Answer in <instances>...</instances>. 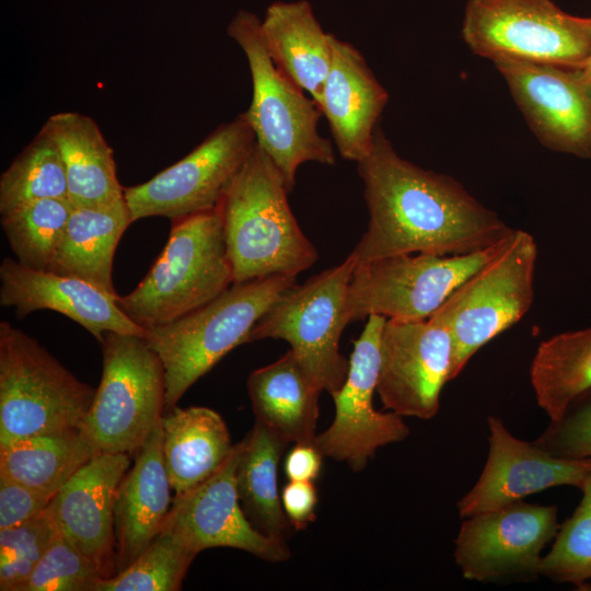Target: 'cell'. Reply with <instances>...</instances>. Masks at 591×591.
<instances>
[{
    "label": "cell",
    "mask_w": 591,
    "mask_h": 591,
    "mask_svg": "<svg viewBox=\"0 0 591 591\" xmlns=\"http://www.w3.org/2000/svg\"><path fill=\"white\" fill-rule=\"evenodd\" d=\"M323 453L313 443H296L285 460V473L289 480L313 482L320 475Z\"/></svg>",
    "instance_id": "obj_40"
},
{
    "label": "cell",
    "mask_w": 591,
    "mask_h": 591,
    "mask_svg": "<svg viewBox=\"0 0 591 591\" xmlns=\"http://www.w3.org/2000/svg\"><path fill=\"white\" fill-rule=\"evenodd\" d=\"M357 264L350 253L341 264L285 290L253 327L248 343L286 340L322 392H337L349 371L339 340L350 323L348 288Z\"/></svg>",
    "instance_id": "obj_9"
},
{
    "label": "cell",
    "mask_w": 591,
    "mask_h": 591,
    "mask_svg": "<svg viewBox=\"0 0 591 591\" xmlns=\"http://www.w3.org/2000/svg\"><path fill=\"white\" fill-rule=\"evenodd\" d=\"M333 58L320 108L339 154L359 163L371 151L389 95L351 44L332 37Z\"/></svg>",
    "instance_id": "obj_21"
},
{
    "label": "cell",
    "mask_w": 591,
    "mask_h": 591,
    "mask_svg": "<svg viewBox=\"0 0 591 591\" xmlns=\"http://www.w3.org/2000/svg\"><path fill=\"white\" fill-rule=\"evenodd\" d=\"M195 557L176 535L162 529L124 570L102 578L95 591H178Z\"/></svg>",
    "instance_id": "obj_33"
},
{
    "label": "cell",
    "mask_w": 591,
    "mask_h": 591,
    "mask_svg": "<svg viewBox=\"0 0 591 591\" xmlns=\"http://www.w3.org/2000/svg\"><path fill=\"white\" fill-rule=\"evenodd\" d=\"M530 378L538 406L551 421L559 419L591 391V328L543 340L533 357Z\"/></svg>",
    "instance_id": "obj_30"
},
{
    "label": "cell",
    "mask_w": 591,
    "mask_h": 591,
    "mask_svg": "<svg viewBox=\"0 0 591 591\" xmlns=\"http://www.w3.org/2000/svg\"><path fill=\"white\" fill-rule=\"evenodd\" d=\"M131 223L125 197L106 206L73 207L48 270L116 293L112 276L114 254Z\"/></svg>",
    "instance_id": "obj_27"
},
{
    "label": "cell",
    "mask_w": 591,
    "mask_h": 591,
    "mask_svg": "<svg viewBox=\"0 0 591 591\" xmlns=\"http://www.w3.org/2000/svg\"><path fill=\"white\" fill-rule=\"evenodd\" d=\"M72 208L69 199L45 198L1 213V227L16 260L48 270Z\"/></svg>",
    "instance_id": "obj_32"
},
{
    "label": "cell",
    "mask_w": 591,
    "mask_h": 591,
    "mask_svg": "<svg viewBox=\"0 0 591 591\" xmlns=\"http://www.w3.org/2000/svg\"><path fill=\"white\" fill-rule=\"evenodd\" d=\"M130 454L99 453L58 490L48 510L61 535L90 558L103 578L116 575L115 503Z\"/></svg>",
    "instance_id": "obj_19"
},
{
    "label": "cell",
    "mask_w": 591,
    "mask_h": 591,
    "mask_svg": "<svg viewBox=\"0 0 591 591\" xmlns=\"http://www.w3.org/2000/svg\"><path fill=\"white\" fill-rule=\"evenodd\" d=\"M96 565L60 532L18 591H95Z\"/></svg>",
    "instance_id": "obj_36"
},
{
    "label": "cell",
    "mask_w": 591,
    "mask_h": 591,
    "mask_svg": "<svg viewBox=\"0 0 591 591\" xmlns=\"http://www.w3.org/2000/svg\"><path fill=\"white\" fill-rule=\"evenodd\" d=\"M233 285L222 217L213 209L172 220L167 242L141 282L117 297L119 309L144 329L172 323Z\"/></svg>",
    "instance_id": "obj_3"
},
{
    "label": "cell",
    "mask_w": 591,
    "mask_h": 591,
    "mask_svg": "<svg viewBox=\"0 0 591 591\" xmlns=\"http://www.w3.org/2000/svg\"><path fill=\"white\" fill-rule=\"evenodd\" d=\"M58 533L48 508L25 523L0 529V590L18 591Z\"/></svg>",
    "instance_id": "obj_35"
},
{
    "label": "cell",
    "mask_w": 591,
    "mask_h": 591,
    "mask_svg": "<svg viewBox=\"0 0 591 591\" xmlns=\"http://www.w3.org/2000/svg\"><path fill=\"white\" fill-rule=\"evenodd\" d=\"M0 304L22 318L51 310L81 325L101 343L107 332L146 336L117 304V293L78 277L26 267L7 257L0 265Z\"/></svg>",
    "instance_id": "obj_20"
},
{
    "label": "cell",
    "mask_w": 591,
    "mask_h": 591,
    "mask_svg": "<svg viewBox=\"0 0 591 591\" xmlns=\"http://www.w3.org/2000/svg\"><path fill=\"white\" fill-rule=\"evenodd\" d=\"M581 490L580 503L559 526L551 552L542 558L541 576L591 591V471Z\"/></svg>",
    "instance_id": "obj_34"
},
{
    "label": "cell",
    "mask_w": 591,
    "mask_h": 591,
    "mask_svg": "<svg viewBox=\"0 0 591 591\" xmlns=\"http://www.w3.org/2000/svg\"><path fill=\"white\" fill-rule=\"evenodd\" d=\"M243 441L205 482L175 496L163 528L176 535L196 555L211 547H231L263 560L285 561L290 556L286 541L258 531L244 513L237 493V467Z\"/></svg>",
    "instance_id": "obj_17"
},
{
    "label": "cell",
    "mask_w": 591,
    "mask_h": 591,
    "mask_svg": "<svg viewBox=\"0 0 591 591\" xmlns=\"http://www.w3.org/2000/svg\"><path fill=\"white\" fill-rule=\"evenodd\" d=\"M45 198H68L60 150L44 125L0 177V215Z\"/></svg>",
    "instance_id": "obj_31"
},
{
    "label": "cell",
    "mask_w": 591,
    "mask_h": 591,
    "mask_svg": "<svg viewBox=\"0 0 591 591\" xmlns=\"http://www.w3.org/2000/svg\"><path fill=\"white\" fill-rule=\"evenodd\" d=\"M289 443L259 421L243 440L237 467V493L242 509L263 534L286 541L291 523L278 490V465Z\"/></svg>",
    "instance_id": "obj_29"
},
{
    "label": "cell",
    "mask_w": 591,
    "mask_h": 591,
    "mask_svg": "<svg viewBox=\"0 0 591 591\" xmlns=\"http://www.w3.org/2000/svg\"><path fill=\"white\" fill-rule=\"evenodd\" d=\"M533 442L557 457L591 459V391L551 421Z\"/></svg>",
    "instance_id": "obj_37"
},
{
    "label": "cell",
    "mask_w": 591,
    "mask_h": 591,
    "mask_svg": "<svg viewBox=\"0 0 591 591\" xmlns=\"http://www.w3.org/2000/svg\"><path fill=\"white\" fill-rule=\"evenodd\" d=\"M100 344L102 376L81 431L96 454H132L165 413V369L142 336L107 332Z\"/></svg>",
    "instance_id": "obj_8"
},
{
    "label": "cell",
    "mask_w": 591,
    "mask_h": 591,
    "mask_svg": "<svg viewBox=\"0 0 591 591\" xmlns=\"http://www.w3.org/2000/svg\"><path fill=\"white\" fill-rule=\"evenodd\" d=\"M161 426L164 464L175 496L215 474L234 447L224 420L208 407L175 406L164 413Z\"/></svg>",
    "instance_id": "obj_26"
},
{
    "label": "cell",
    "mask_w": 591,
    "mask_h": 591,
    "mask_svg": "<svg viewBox=\"0 0 591 591\" xmlns=\"http://www.w3.org/2000/svg\"><path fill=\"white\" fill-rule=\"evenodd\" d=\"M493 62L543 146L591 159V81L584 68L508 58Z\"/></svg>",
    "instance_id": "obj_15"
},
{
    "label": "cell",
    "mask_w": 591,
    "mask_h": 591,
    "mask_svg": "<svg viewBox=\"0 0 591 591\" xmlns=\"http://www.w3.org/2000/svg\"><path fill=\"white\" fill-rule=\"evenodd\" d=\"M508 237L464 255L401 254L358 263L348 288L350 322L371 314L399 321L430 317L459 285L501 248Z\"/></svg>",
    "instance_id": "obj_11"
},
{
    "label": "cell",
    "mask_w": 591,
    "mask_h": 591,
    "mask_svg": "<svg viewBox=\"0 0 591 591\" xmlns=\"http://www.w3.org/2000/svg\"><path fill=\"white\" fill-rule=\"evenodd\" d=\"M95 391L38 340L0 322V447L35 434L81 430Z\"/></svg>",
    "instance_id": "obj_6"
},
{
    "label": "cell",
    "mask_w": 591,
    "mask_h": 591,
    "mask_svg": "<svg viewBox=\"0 0 591 591\" xmlns=\"http://www.w3.org/2000/svg\"><path fill=\"white\" fill-rule=\"evenodd\" d=\"M488 456L484 470L457 502L461 518L493 511L555 486L581 489L591 459L551 455L534 442L515 438L501 419L489 416Z\"/></svg>",
    "instance_id": "obj_18"
},
{
    "label": "cell",
    "mask_w": 591,
    "mask_h": 591,
    "mask_svg": "<svg viewBox=\"0 0 591 591\" xmlns=\"http://www.w3.org/2000/svg\"><path fill=\"white\" fill-rule=\"evenodd\" d=\"M584 70H586V72H587V74H588V77H589V79L591 81V53H590L588 61H587V63L584 66Z\"/></svg>",
    "instance_id": "obj_41"
},
{
    "label": "cell",
    "mask_w": 591,
    "mask_h": 591,
    "mask_svg": "<svg viewBox=\"0 0 591 591\" xmlns=\"http://www.w3.org/2000/svg\"><path fill=\"white\" fill-rule=\"evenodd\" d=\"M385 321L378 314L367 317L361 335L354 340L346 381L331 395L334 420L314 441L324 456L347 463L354 472L362 471L379 448L403 441L409 434L402 416L373 407Z\"/></svg>",
    "instance_id": "obj_14"
},
{
    "label": "cell",
    "mask_w": 591,
    "mask_h": 591,
    "mask_svg": "<svg viewBox=\"0 0 591 591\" xmlns=\"http://www.w3.org/2000/svg\"><path fill=\"white\" fill-rule=\"evenodd\" d=\"M536 257L534 237L514 229L501 248L459 285L430 316L447 328L452 339L450 381L479 348L530 310Z\"/></svg>",
    "instance_id": "obj_7"
},
{
    "label": "cell",
    "mask_w": 591,
    "mask_h": 591,
    "mask_svg": "<svg viewBox=\"0 0 591 591\" xmlns=\"http://www.w3.org/2000/svg\"><path fill=\"white\" fill-rule=\"evenodd\" d=\"M95 454L81 430L21 438L0 447V478L55 497Z\"/></svg>",
    "instance_id": "obj_28"
},
{
    "label": "cell",
    "mask_w": 591,
    "mask_h": 591,
    "mask_svg": "<svg viewBox=\"0 0 591 591\" xmlns=\"http://www.w3.org/2000/svg\"><path fill=\"white\" fill-rule=\"evenodd\" d=\"M247 390L256 420L287 443H313L322 390L289 349L253 371Z\"/></svg>",
    "instance_id": "obj_24"
},
{
    "label": "cell",
    "mask_w": 591,
    "mask_h": 591,
    "mask_svg": "<svg viewBox=\"0 0 591 591\" xmlns=\"http://www.w3.org/2000/svg\"><path fill=\"white\" fill-rule=\"evenodd\" d=\"M358 173L370 217L351 252L358 263L401 254L475 253L514 230L451 176L401 158L380 126Z\"/></svg>",
    "instance_id": "obj_1"
},
{
    "label": "cell",
    "mask_w": 591,
    "mask_h": 591,
    "mask_svg": "<svg viewBox=\"0 0 591 591\" xmlns=\"http://www.w3.org/2000/svg\"><path fill=\"white\" fill-rule=\"evenodd\" d=\"M462 37L491 61L584 68L591 53V18L569 14L552 0H468Z\"/></svg>",
    "instance_id": "obj_10"
},
{
    "label": "cell",
    "mask_w": 591,
    "mask_h": 591,
    "mask_svg": "<svg viewBox=\"0 0 591 591\" xmlns=\"http://www.w3.org/2000/svg\"><path fill=\"white\" fill-rule=\"evenodd\" d=\"M294 283L296 277L282 275L233 283L183 317L146 329L165 369V412L229 351L248 343L258 320Z\"/></svg>",
    "instance_id": "obj_4"
},
{
    "label": "cell",
    "mask_w": 591,
    "mask_h": 591,
    "mask_svg": "<svg viewBox=\"0 0 591 591\" xmlns=\"http://www.w3.org/2000/svg\"><path fill=\"white\" fill-rule=\"evenodd\" d=\"M283 176L256 142L219 208L233 283L275 275L297 277L317 259L287 198Z\"/></svg>",
    "instance_id": "obj_2"
},
{
    "label": "cell",
    "mask_w": 591,
    "mask_h": 591,
    "mask_svg": "<svg viewBox=\"0 0 591 591\" xmlns=\"http://www.w3.org/2000/svg\"><path fill=\"white\" fill-rule=\"evenodd\" d=\"M45 126L60 150L73 207L106 206L124 198L113 149L93 118L60 112L51 115Z\"/></svg>",
    "instance_id": "obj_25"
},
{
    "label": "cell",
    "mask_w": 591,
    "mask_h": 591,
    "mask_svg": "<svg viewBox=\"0 0 591 591\" xmlns=\"http://www.w3.org/2000/svg\"><path fill=\"white\" fill-rule=\"evenodd\" d=\"M53 498L25 485L0 478V529L32 520L49 507Z\"/></svg>",
    "instance_id": "obj_38"
},
{
    "label": "cell",
    "mask_w": 591,
    "mask_h": 591,
    "mask_svg": "<svg viewBox=\"0 0 591 591\" xmlns=\"http://www.w3.org/2000/svg\"><path fill=\"white\" fill-rule=\"evenodd\" d=\"M255 143L244 113L219 126L182 160L142 184L124 187L131 221L176 220L216 208Z\"/></svg>",
    "instance_id": "obj_12"
},
{
    "label": "cell",
    "mask_w": 591,
    "mask_h": 591,
    "mask_svg": "<svg viewBox=\"0 0 591 591\" xmlns=\"http://www.w3.org/2000/svg\"><path fill=\"white\" fill-rule=\"evenodd\" d=\"M380 354L376 392L384 408L402 417H434L450 381L452 339L447 328L430 317L386 318Z\"/></svg>",
    "instance_id": "obj_16"
},
{
    "label": "cell",
    "mask_w": 591,
    "mask_h": 591,
    "mask_svg": "<svg viewBox=\"0 0 591 591\" xmlns=\"http://www.w3.org/2000/svg\"><path fill=\"white\" fill-rule=\"evenodd\" d=\"M260 28L276 67L320 105L332 65L333 34L323 31L310 2L271 3L260 21Z\"/></svg>",
    "instance_id": "obj_23"
},
{
    "label": "cell",
    "mask_w": 591,
    "mask_h": 591,
    "mask_svg": "<svg viewBox=\"0 0 591 591\" xmlns=\"http://www.w3.org/2000/svg\"><path fill=\"white\" fill-rule=\"evenodd\" d=\"M559 529L556 506L515 501L463 521L454 559L467 580H535L542 551Z\"/></svg>",
    "instance_id": "obj_13"
},
{
    "label": "cell",
    "mask_w": 591,
    "mask_h": 591,
    "mask_svg": "<svg viewBox=\"0 0 591 591\" xmlns=\"http://www.w3.org/2000/svg\"><path fill=\"white\" fill-rule=\"evenodd\" d=\"M173 491L162 453L161 420L137 451L115 503L116 573L130 565L161 532Z\"/></svg>",
    "instance_id": "obj_22"
},
{
    "label": "cell",
    "mask_w": 591,
    "mask_h": 591,
    "mask_svg": "<svg viewBox=\"0 0 591 591\" xmlns=\"http://www.w3.org/2000/svg\"><path fill=\"white\" fill-rule=\"evenodd\" d=\"M228 34L244 51L251 70L253 96L244 115L256 142L279 169L291 192L302 163L335 164L331 141L317 131L322 111L276 67L263 38L260 20L254 13L237 12Z\"/></svg>",
    "instance_id": "obj_5"
},
{
    "label": "cell",
    "mask_w": 591,
    "mask_h": 591,
    "mask_svg": "<svg viewBox=\"0 0 591 591\" xmlns=\"http://www.w3.org/2000/svg\"><path fill=\"white\" fill-rule=\"evenodd\" d=\"M281 505L291 526L303 530L315 519L317 491L313 482L289 480L283 487Z\"/></svg>",
    "instance_id": "obj_39"
}]
</instances>
